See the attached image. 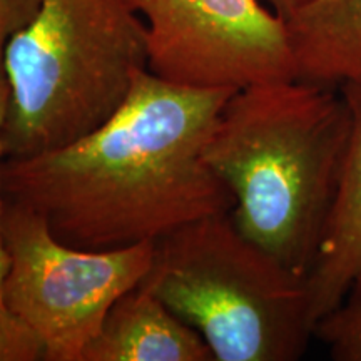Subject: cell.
Here are the masks:
<instances>
[{
	"mask_svg": "<svg viewBox=\"0 0 361 361\" xmlns=\"http://www.w3.org/2000/svg\"><path fill=\"white\" fill-rule=\"evenodd\" d=\"M234 89L135 75L123 106L66 146L0 162L4 200L39 213L59 239L84 250L156 243L234 200L204 149Z\"/></svg>",
	"mask_w": 361,
	"mask_h": 361,
	"instance_id": "cell-1",
	"label": "cell"
},
{
	"mask_svg": "<svg viewBox=\"0 0 361 361\" xmlns=\"http://www.w3.org/2000/svg\"><path fill=\"white\" fill-rule=\"evenodd\" d=\"M351 130L340 87L273 80L234 90L206 144V162L233 194L236 228L303 278L335 206Z\"/></svg>",
	"mask_w": 361,
	"mask_h": 361,
	"instance_id": "cell-2",
	"label": "cell"
},
{
	"mask_svg": "<svg viewBox=\"0 0 361 361\" xmlns=\"http://www.w3.org/2000/svg\"><path fill=\"white\" fill-rule=\"evenodd\" d=\"M146 69V27L128 0H40L4 54L11 89L4 159L52 151L92 133Z\"/></svg>",
	"mask_w": 361,
	"mask_h": 361,
	"instance_id": "cell-3",
	"label": "cell"
},
{
	"mask_svg": "<svg viewBox=\"0 0 361 361\" xmlns=\"http://www.w3.org/2000/svg\"><path fill=\"white\" fill-rule=\"evenodd\" d=\"M141 286L200 333L214 361H295L314 338L306 278L246 238L229 213L156 241Z\"/></svg>",
	"mask_w": 361,
	"mask_h": 361,
	"instance_id": "cell-4",
	"label": "cell"
},
{
	"mask_svg": "<svg viewBox=\"0 0 361 361\" xmlns=\"http://www.w3.org/2000/svg\"><path fill=\"white\" fill-rule=\"evenodd\" d=\"M2 298L37 335L44 361H82L107 313L141 286L154 258V243L117 250L67 245L39 213L8 200L2 207Z\"/></svg>",
	"mask_w": 361,
	"mask_h": 361,
	"instance_id": "cell-5",
	"label": "cell"
},
{
	"mask_svg": "<svg viewBox=\"0 0 361 361\" xmlns=\"http://www.w3.org/2000/svg\"><path fill=\"white\" fill-rule=\"evenodd\" d=\"M146 27L147 69L169 82L243 89L296 79L286 24L263 0H128Z\"/></svg>",
	"mask_w": 361,
	"mask_h": 361,
	"instance_id": "cell-6",
	"label": "cell"
},
{
	"mask_svg": "<svg viewBox=\"0 0 361 361\" xmlns=\"http://www.w3.org/2000/svg\"><path fill=\"white\" fill-rule=\"evenodd\" d=\"M82 361H214L196 329L137 286L116 301Z\"/></svg>",
	"mask_w": 361,
	"mask_h": 361,
	"instance_id": "cell-7",
	"label": "cell"
},
{
	"mask_svg": "<svg viewBox=\"0 0 361 361\" xmlns=\"http://www.w3.org/2000/svg\"><path fill=\"white\" fill-rule=\"evenodd\" d=\"M340 89L350 102L353 130L335 206L306 276L314 324L340 303L361 269V84H343Z\"/></svg>",
	"mask_w": 361,
	"mask_h": 361,
	"instance_id": "cell-8",
	"label": "cell"
},
{
	"mask_svg": "<svg viewBox=\"0 0 361 361\" xmlns=\"http://www.w3.org/2000/svg\"><path fill=\"white\" fill-rule=\"evenodd\" d=\"M284 24L296 79L361 84V0H306Z\"/></svg>",
	"mask_w": 361,
	"mask_h": 361,
	"instance_id": "cell-9",
	"label": "cell"
},
{
	"mask_svg": "<svg viewBox=\"0 0 361 361\" xmlns=\"http://www.w3.org/2000/svg\"><path fill=\"white\" fill-rule=\"evenodd\" d=\"M314 338L335 361H361V269L341 301L314 324Z\"/></svg>",
	"mask_w": 361,
	"mask_h": 361,
	"instance_id": "cell-10",
	"label": "cell"
},
{
	"mask_svg": "<svg viewBox=\"0 0 361 361\" xmlns=\"http://www.w3.org/2000/svg\"><path fill=\"white\" fill-rule=\"evenodd\" d=\"M40 360H44L42 343L0 296V361Z\"/></svg>",
	"mask_w": 361,
	"mask_h": 361,
	"instance_id": "cell-11",
	"label": "cell"
},
{
	"mask_svg": "<svg viewBox=\"0 0 361 361\" xmlns=\"http://www.w3.org/2000/svg\"><path fill=\"white\" fill-rule=\"evenodd\" d=\"M40 0H0V78L4 74V54L13 35L29 24Z\"/></svg>",
	"mask_w": 361,
	"mask_h": 361,
	"instance_id": "cell-12",
	"label": "cell"
},
{
	"mask_svg": "<svg viewBox=\"0 0 361 361\" xmlns=\"http://www.w3.org/2000/svg\"><path fill=\"white\" fill-rule=\"evenodd\" d=\"M8 96H11V89H8L7 79L0 78V135H2V128H4V123H6ZM0 159H4L2 139H0ZM2 207H4V194H2V188H0V296H2V283H4V276H6V269H7V255H6V250H4V241H2Z\"/></svg>",
	"mask_w": 361,
	"mask_h": 361,
	"instance_id": "cell-13",
	"label": "cell"
},
{
	"mask_svg": "<svg viewBox=\"0 0 361 361\" xmlns=\"http://www.w3.org/2000/svg\"><path fill=\"white\" fill-rule=\"evenodd\" d=\"M263 2L284 20L288 19L301 4H305L306 0H263Z\"/></svg>",
	"mask_w": 361,
	"mask_h": 361,
	"instance_id": "cell-14",
	"label": "cell"
}]
</instances>
